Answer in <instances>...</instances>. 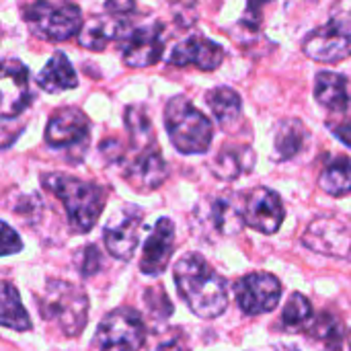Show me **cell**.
Masks as SVG:
<instances>
[{"label": "cell", "mask_w": 351, "mask_h": 351, "mask_svg": "<svg viewBox=\"0 0 351 351\" xmlns=\"http://www.w3.org/2000/svg\"><path fill=\"white\" fill-rule=\"evenodd\" d=\"M173 278L179 296L199 319H216L228 306L226 280L197 253H187L175 263Z\"/></svg>", "instance_id": "obj_1"}, {"label": "cell", "mask_w": 351, "mask_h": 351, "mask_svg": "<svg viewBox=\"0 0 351 351\" xmlns=\"http://www.w3.org/2000/svg\"><path fill=\"white\" fill-rule=\"evenodd\" d=\"M41 183L64 206L72 232L86 234L95 228L107 202V191L101 185L64 173H45Z\"/></svg>", "instance_id": "obj_2"}, {"label": "cell", "mask_w": 351, "mask_h": 351, "mask_svg": "<svg viewBox=\"0 0 351 351\" xmlns=\"http://www.w3.org/2000/svg\"><path fill=\"white\" fill-rule=\"evenodd\" d=\"M37 308L43 321L51 323L64 337H78L88 321L86 294L68 282L51 280L37 298Z\"/></svg>", "instance_id": "obj_3"}, {"label": "cell", "mask_w": 351, "mask_h": 351, "mask_svg": "<svg viewBox=\"0 0 351 351\" xmlns=\"http://www.w3.org/2000/svg\"><path fill=\"white\" fill-rule=\"evenodd\" d=\"M165 128L171 144L181 154H204L214 140L212 121L183 95H177L167 103Z\"/></svg>", "instance_id": "obj_4"}, {"label": "cell", "mask_w": 351, "mask_h": 351, "mask_svg": "<svg viewBox=\"0 0 351 351\" xmlns=\"http://www.w3.org/2000/svg\"><path fill=\"white\" fill-rule=\"evenodd\" d=\"M304 53L321 64H337L351 56V0H337L329 21L302 41Z\"/></svg>", "instance_id": "obj_5"}, {"label": "cell", "mask_w": 351, "mask_h": 351, "mask_svg": "<svg viewBox=\"0 0 351 351\" xmlns=\"http://www.w3.org/2000/svg\"><path fill=\"white\" fill-rule=\"evenodd\" d=\"M23 19L29 31L51 43L66 41L74 37L82 27V10L74 2H49V0H35L23 10Z\"/></svg>", "instance_id": "obj_6"}, {"label": "cell", "mask_w": 351, "mask_h": 351, "mask_svg": "<svg viewBox=\"0 0 351 351\" xmlns=\"http://www.w3.org/2000/svg\"><path fill=\"white\" fill-rule=\"evenodd\" d=\"M146 343V325L138 311L115 308L101 321L95 333L97 351H140Z\"/></svg>", "instance_id": "obj_7"}, {"label": "cell", "mask_w": 351, "mask_h": 351, "mask_svg": "<svg viewBox=\"0 0 351 351\" xmlns=\"http://www.w3.org/2000/svg\"><path fill=\"white\" fill-rule=\"evenodd\" d=\"M119 171L123 179L138 191H152L160 187L167 179V162L158 150V144L123 150L119 158Z\"/></svg>", "instance_id": "obj_8"}, {"label": "cell", "mask_w": 351, "mask_h": 351, "mask_svg": "<svg viewBox=\"0 0 351 351\" xmlns=\"http://www.w3.org/2000/svg\"><path fill=\"white\" fill-rule=\"evenodd\" d=\"M35 95L31 90V72L16 60L6 58L0 62V119H14L31 103Z\"/></svg>", "instance_id": "obj_9"}, {"label": "cell", "mask_w": 351, "mask_h": 351, "mask_svg": "<svg viewBox=\"0 0 351 351\" xmlns=\"http://www.w3.org/2000/svg\"><path fill=\"white\" fill-rule=\"evenodd\" d=\"M304 247L327 257L351 259V226L337 216H321L302 234Z\"/></svg>", "instance_id": "obj_10"}, {"label": "cell", "mask_w": 351, "mask_h": 351, "mask_svg": "<svg viewBox=\"0 0 351 351\" xmlns=\"http://www.w3.org/2000/svg\"><path fill=\"white\" fill-rule=\"evenodd\" d=\"M119 45L125 66L132 68L154 66L156 62H160L165 51V27L156 21L132 27Z\"/></svg>", "instance_id": "obj_11"}, {"label": "cell", "mask_w": 351, "mask_h": 351, "mask_svg": "<svg viewBox=\"0 0 351 351\" xmlns=\"http://www.w3.org/2000/svg\"><path fill=\"white\" fill-rule=\"evenodd\" d=\"M237 304L245 315L259 317L271 313L282 298V284L271 274H249L234 286Z\"/></svg>", "instance_id": "obj_12"}, {"label": "cell", "mask_w": 351, "mask_h": 351, "mask_svg": "<svg viewBox=\"0 0 351 351\" xmlns=\"http://www.w3.org/2000/svg\"><path fill=\"white\" fill-rule=\"evenodd\" d=\"M90 138V121L88 117L76 109V107H66L56 111L51 119L45 125V142L53 150H78L84 154Z\"/></svg>", "instance_id": "obj_13"}, {"label": "cell", "mask_w": 351, "mask_h": 351, "mask_svg": "<svg viewBox=\"0 0 351 351\" xmlns=\"http://www.w3.org/2000/svg\"><path fill=\"white\" fill-rule=\"evenodd\" d=\"M144 212L136 206H123L105 226L103 241L109 251L119 261H130L140 243Z\"/></svg>", "instance_id": "obj_14"}, {"label": "cell", "mask_w": 351, "mask_h": 351, "mask_svg": "<svg viewBox=\"0 0 351 351\" xmlns=\"http://www.w3.org/2000/svg\"><path fill=\"white\" fill-rule=\"evenodd\" d=\"M284 216H286V210H284L280 193L267 187L253 189L243 208L245 224L263 234L278 232L284 222Z\"/></svg>", "instance_id": "obj_15"}, {"label": "cell", "mask_w": 351, "mask_h": 351, "mask_svg": "<svg viewBox=\"0 0 351 351\" xmlns=\"http://www.w3.org/2000/svg\"><path fill=\"white\" fill-rule=\"evenodd\" d=\"M224 60V49L220 43L204 37V35H189L185 37L183 41H179L167 62L171 66H177V68H185V66H195L199 70H216Z\"/></svg>", "instance_id": "obj_16"}, {"label": "cell", "mask_w": 351, "mask_h": 351, "mask_svg": "<svg viewBox=\"0 0 351 351\" xmlns=\"http://www.w3.org/2000/svg\"><path fill=\"white\" fill-rule=\"evenodd\" d=\"M175 249V224L169 218H160L150 230L140 259V271L146 276H158L167 269Z\"/></svg>", "instance_id": "obj_17"}, {"label": "cell", "mask_w": 351, "mask_h": 351, "mask_svg": "<svg viewBox=\"0 0 351 351\" xmlns=\"http://www.w3.org/2000/svg\"><path fill=\"white\" fill-rule=\"evenodd\" d=\"M130 29H132V23L128 16L105 12L103 16H93L86 23H82L78 31V43L86 49L103 51L113 41L121 43L123 37L130 33Z\"/></svg>", "instance_id": "obj_18"}, {"label": "cell", "mask_w": 351, "mask_h": 351, "mask_svg": "<svg viewBox=\"0 0 351 351\" xmlns=\"http://www.w3.org/2000/svg\"><path fill=\"white\" fill-rule=\"evenodd\" d=\"M315 99L321 107L329 111V117L339 115L351 107V97L348 90V78L337 72L323 70L315 78Z\"/></svg>", "instance_id": "obj_19"}, {"label": "cell", "mask_w": 351, "mask_h": 351, "mask_svg": "<svg viewBox=\"0 0 351 351\" xmlns=\"http://www.w3.org/2000/svg\"><path fill=\"white\" fill-rule=\"evenodd\" d=\"M308 142H311V132L300 119L296 117L282 119L274 130V158L294 160L306 150Z\"/></svg>", "instance_id": "obj_20"}, {"label": "cell", "mask_w": 351, "mask_h": 351, "mask_svg": "<svg viewBox=\"0 0 351 351\" xmlns=\"http://www.w3.org/2000/svg\"><path fill=\"white\" fill-rule=\"evenodd\" d=\"M206 103H208L212 115L216 117L218 125L224 132H228V134L237 132V128L243 121V101H241V95L234 88L216 86V88L208 90Z\"/></svg>", "instance_id": "obj_21"}, {"label": "cell", "mask_w": 351, "mask_h": 351, "mask_svg": "<svg viewBox=\"0 0 351 351\" xmlns=\"http://www.w3.org/2000/svg\"><path fill=\"white\" fill-rule=\"evenodd\" d=\"M255 160H257V156H255L251 146H247V144H228L212 160V173L218 179L232 181V179H239L245 173H249L255 167Z\"/></svg>", "instance_id": "obj_22"}, {"label": "cell", "mask_w": 351, "mask_h": 351, "mask_svg": "<svg viewBox=\"0 0 351 351\" xmlns=\"http://www.w3.org/2000/svg\"><path fill=\"white\" fill-rule=\"evenodd\" d=\"M37 84L45 93H62L78 86V76L64 51H53L43 70L37 74Z\"/></svg>", "instance_id": "obj_23"}, {"label": "cell", "mask_w": 351, "mask_h": 351, "mask_svg": "<svg viewBox=\"0 0 351 351\" xmlns=\"http://www.w3.org/2000/svg\"><path fill=\"white\" fill-rule=\"evenodd\" d=\"M206 218H208L210 226L224 237H232V234L241 232V228L245 226L243 210L232 195H222V197L210 199Z\"/></svg>", "instance_id": "obj_24"}, {"label": "cell", "mask_w": 351, "mask_h": 351, "mask_svg": "<svg viewBox=\"0 0 351 351\" xmlns=\"http://www.w3.org/2000/svg\"><path fill=\"white\" fill-rule=\"evenodd\" d=\"M0 325L12 331H29L33 327L29 313L10 282H0Z\"/></svg>", "instance_id": "obj_25"}, {"label": "cell", "mask_w": 351, "mask_h": 351, "mask_svg": "<svg viewBox=\"0 0 351 351\" xmlns=\"http://www.w3.org/2000/svg\"><path fill=\"white\" fill-rule=\"evenodd\" d=\"M319 185L325 193L341 197L351 191V158L337 156L333 158L321 173Z\"/></svg>", "instance_id": "obj_26"}, {"label": "cell", "mask_w": 351, "mask_h": 351, "mask_svg": "<svg viewBox=\"0 0 351 351\" xmlns=\"http://www.w3.org/2000/svg\"><path fill=\"white\" fill-rule=\"evenodd\" d=\"M125 128L130 132V146L132 148L156 144L152 121H150V117L142 105H130L125 109Z\"/></svg>", "instance_id": "obj_27"}, {"label": "cell", "mask_w": 351, "mask_h": 351, "mask_svg": "<svg viewBox=\"0 0 351 351\" xmlns=\"http://www.w3.org/2000/svg\"><path fill=\"white\" fill-rule=\"evenodd\" d=\"M313 339L321 341L325 348L333 351H339L341 348V339H343V329L341 323L333 317H323L315 323V327L311 329Z\"/></svg>", "instance_id": "obj_28"}, {"label": "cell", "mask_w": 351, "mask_h": 351, "mask_svg": "<svg viewBox=\"0 0 351 351\" xmlns=\"http://www.w3.org/2000/svg\"><path fill=\"white\" fill-rule=\"evenodd\" d=\"M311 317H313V304H311V300L306 296L294 292L290 296L286 308H284V315H282L284 325H288V327H300V325L308 323Z\"/></svg>", "instance_id": "obj_29"}, {"label": "cell", "mask_w": 351, "mask_h": 351, "mask_svg": "<svg viewBox=\"0 0 351 351\" xmlns=\"http://www.w3.org/2000/svg\"><path fill=\"white\" fill-rule=\"evenodd\" d=\"M74 261H76V267H78L80 276L90 278V276H95V274L99 271V267H101V253H99V249H97L95 245H86L84 249H80V251L76 253Z\"/></svg>", "instance_id": "obj_30"}, {"label": "cell", "mask_w": 351, "mask_h": 351, "mask_svg": "<svg viewBox=\"0 0 351 351\" xmlns=\"http://www.w3.org/2000/svg\"><path fill=\"white\" fill-rule=\"evenodd\" d=\"M146 302H148V308L156 317H160V319H167L173 313V306H171V300H169L167 292H162L158 286L156 288H150L146 292Z\"/></svg>", "instance_id": "obj_31"}, {"label": "cell", "mask_w": 351, "mask_h": 351, "mask_svg": "<svg viewBox=\"0 0 351 351\" xmlns=\"http://www.w3.org/2000/svg\"><path fill=\"white\" fill-rule=\"evenodd\" d=\"M23 249V241L21 237L16 234L14 228H10L6 222L0 220V257H6V255H14Z\"/></svg>", "instance_id": "obj_32"}, {"label": "cell", "mask_w": 351, "mask_h": 351, "mask_svg": "<svg viewBox=\"0 0 351 351\" xmlns=\"http://www.w3.org/2000/svg\"><path fill=\"white\" fill-rule=\"evenodd\" d=\"M329 128H331V132L335 134L337 140H341L346 146L351 148V107L348 111L339 113V115L329 117Z\"/></svg>", "instance_id": "obj_33"}, {"label": "cell", "mask_w": 351, "mask_h": 351, "mask_svg": "<svg viewBox=\"0 0 351 351\" xmlns=\"http://www.w3.org/2000/svg\"><path fill=\"white\" fill-rule=\"evenodd\" d=\"M23 132V123H0V150L10 148Z\"/></svg>", "instance_id": "obj_34"}, {"label": "cell", "mask_w": 351, "mask_h": 351, "mask_svg": "<svg viewBox=\"0 0 351 351\" xmlns=\"http://www.w3.org/2000/svg\"><path fill=\"white\" fill-rule=\"evenodd\" d=\"M136 10V0H105V12L130 16Z\"/></svg>", "instance_id": "obj_35"}, {"label": "cell", "mask_w": 351, "mask_h": 351, "mask_svg": "<svg viewBox=\"0 0 351 351\" xmlns=\"http://www.w3.org/2000/svg\"><path fill=\"white\" fill-rule=\"evenodd\" d=\"M152 351H189V348L181 335H167L152 348Z\"/></svg>", "instance_id": "obj_36"}, {"label": "cell", "mask_w": 351, "mask_h": 351, "mask_svg": "<svg viewBox=\"0 0 351 351\" xmlns=\"http://www.w3.org/2000/svg\"><path fill=\"white\" fill-rule=\"evenodd\" d=\"M267 2H269V0H249V2H247V10H245V23H249L251 27H257L259 21H261L263 6H265Z\"/></svg>", "instance_id": "obj_37"}, {"label": "cell", "mask_w": 351, "mask_h": 351, "mask_svg": "<svg viewBox=\"0 0 351 351\" xmlns=\"http://www.w3.org/2000/svg\"><path fill=\"white\" fill-rule=\"evenodd\" d=\"M0 37H2V29H0Z\"/></svg>", "instance_id": "obj_38"}, {"label": "cell", "mask_w": 351, "mask_h": 351, "mask_svg": "<svg viewBox=\"0 0 351 351\" xmlns=\"http://www.w3.org/2000/svg\"><path fill=\"white\" fill-rule=\"evenodd\" d=\"M350 346H351V335H350Z\"/></svg>", "instance_id": "obj_39"}]
</instances>
